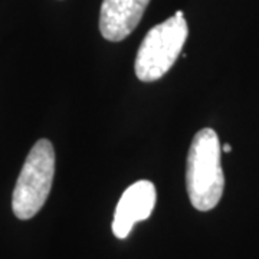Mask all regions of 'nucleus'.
<instances>
[{
    "mask_svg": "<svg viewBox=\"0 0 259 259\" xmlns=\"http://www.w3.org/2000/svg\"><path fill=\"white\" fill-rule=\"evenodd\" d=\"M221 141L212 128L196 133L187 156L186 189L190 203L199 212H209L221 202L225 189Z\"/></svg>",
    "mask_w": 259,
    "mask_h": 259,
    "instance_id": "1",
    "label": "nucleus"
},
{
    "mask_svg": "<svg viewBox=\"0 0 259 259\" xmlns=\"http://www.w3.org/2000/svg\"><path fill=\"white\" fill-rule=\"evenodd\" d=\"M189 28L183 12L148 30L136 58V75L143 82H154L171 69L185 47Z\"/></svg>",
    "mask_w": 259,
    "mask_h": 259,
    "instance_id": "2",
    "label": "nucleus"
},
{
    "mask_svg": "<svg viewBox=\"0 0 259 259\" xmlns=\"http://www.w3.org/2000/svg\"><path fill=\"white\" fill-rule=\"evenodd\" d=\"M55 176V150L47 139L29 151L12 196V209L20 221L32 219L47 202Z\"/></svg>",
    "mask_w": 259,
    "mask_h": 259,
    "instance_id": "3",
    "label": "nucleus"
},
{
    "mask_svg": "<svg viewBox=\"0 0 259 259\" xmlns=\"http://www.w3.org/2000/svg\"><path fill=\"white\" fill-rule=\"evenodd\" d=\"M157 200L156 186L148 180H140L131 185L122 193L120 202L115 207L112 233L118 239H125L133 226L143 222L151 216Z\"/></svg>",
    "mask_w": 259,
    "mask_h": 259,
    "instance_id": "4",
    "label": "nucleus"
},
{
    "mask_svg": "<svg viewBox=\"0 0 259 259\" xmlns=\"http://www.w3.org/2000/svg\"><path fill=\"white\" fill-rule=\"evenodd\" d=\"M150 0H104L100 32L110 42H121L137 28Z\"/></svg>",
    "mask_w": 259,
    "mask_h": 259,
    "instance_id": "5",
    "label": "nucleus"
},
{
    "mask_svg": "<svg viewBox=\"0 0 259 259\" xmlns=\"http://www.w3.org/2000/svg\"><path fill=\"white\" fill-rule=\"evenodd\" d=\"M222 151H223V153H229V151H232V147L229 146V144H223Z\"/></svg>",
    "mask_w": 259,
    "mask_h": 259,
    "instance_id": "6",
    "label": "nucleus"
}]
</instances>
